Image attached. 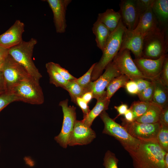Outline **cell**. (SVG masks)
<instances>
[{
	"label": "cell",
	"instance_id": "6da1fadb",
	"mask_svg": "<svg viewBox=\"0 0 168 168\" xmlns=\"http://www.w3.org/2000/svg\"><path fill=\"white\" fill-rule=\"evenodd\" d=\"M141 142L136 149L127 151L132 159L134 168H166L165 157L166 152L157 140Z\"/></svg>",
	"mask_w": 168,
	"mask_h": 168
},
{
	"label": "cell",
	"instance_id": "7a4b0ae2",
	"mask_svg": "<svg viewBox=\"0 0 168 168\" xmlns=\"http://www.w3.org/2000/svg\"><path fill=\"white\" fill-rule=\"evenodd\" d=\"M126 28L121 19L117 28L111 33L102 51L101 58L98 62L95 63L91 75V82L96 80L102 74L103 70L119 52Z\"/></svg>",
	"mask_w": 168,
	"mask_h": 168
},
{
	"label": "cell",
	"instance_id": "3957f363",
	"mask_svg": "<svg viewBox=\"0 0 168 168\" xmlns=\"http://www.w3.org/2000/svg\"><path fill=\"white\" fill-rule=\"evenodd\" d=\"M37 43V40L33 38L28 41L23 40L19 44L9 49L8 54L31 77L39 82L42 75L32 60L34 48Z\"/></svg>",
	"mask_w": 168,
	"mask_h": 168
},
{
	"label": "cell",
	"instance_id": "277c9868",
	"mask_svg": "<svg viewBox=\"0 0 168 168\" xmlns=\"http://www.w3.org/2000/svg\"><path fill=\"white\" fill-rule=\"evenodd\" d=\"M99 116L104 124L102 133L113 137L127 151L135 150L138 147L141 141L132 136L123 126L111 118L106 111Z\"/></svg>",
	"mask_w": 168,
	"mask_h": 168
},
{
	"label": "cell",
	"instance_id": "5b68a950",
	"mask_svg": "<svg viewBox=\"0 0 168 168\" xmlns=\"http://www.w3.org/2000/svg\"><path fill=\"white\" fill-rule=\"evenodd\" d=\"M167 27L161 29L143 39L142 57L156 59L167 54Z\"/></svg>",
	"mask_w": 168,
	"mask_h": 168
},
{
	"label": "cell",
	"instance_id": "8992f818",
	"mask_svg": "<svg viewBox=\"0 0 168 168\" xmlns=\"http://www.w3.org/2000/svg\"><path fill=\"white\" fill-rule=\"evenodd\" d=\"M11 92L16 96L18 101L37 105L42 104L44 102L39 82L31 77L16 86Z\"/></svg>",
	"mask_w": 168,
	"mask_h": 168
},
{
	"label": "cell",
	"instance_id": "52a82bcc",
	"mask_svg": "<svg viewBox=\"0 0 168 168\" xmlns=\"http://www.w3.org/2000/svg\"><path fill=\"white\" fill-rule=\"evenodd\" d=\"M2 72L6 91H11L16 86L31 77L26 70L8 55L5 60Z\"/></svg>",
	"mask_w": 168,
	"mask_h": 168
},
{
	"label": "cell",
	"instance_id": "ba28073f",
	"mask_svg": "<svg viewBox=\"0 0 168 168\" xmlns=\"http://www.w3.org/2000/svg\"><path fill=\"white\" fill-rule=\"evenodd\" d=\"M68 100L61 101L59 105L62 108L63 120L61 131L59 134L55 136L54 139L62 147L66 148L70 136L73 130L76 120V107L68 105Z\"/></svg>",
	"mask_w": 168,
	"mask_h": 168
},
{
	"label": "cell",
	"instance_id": "9c48e42d",
	"mask_svg": "<svg viewBox=\"0 0 168 168\" xmlns=\"http://www.w3.org/2000/svg\"><path fill=\"white\" fill-rule=\"evenodd\" d=\"M122 126L133 138L140 140H157L160 125L159 122L154 124L128 122L121 118Z\"/></svg>",
	"mask_w": 168,
	"mask_h": 168
},
{
	"label": "cell",
	"instance_id": "30bf717a",
	"mask_svg": "<svg viewBox=\"0 0 168 168\" xmlns=\"http://www.w3.org/2000/svg\"><path fill=\"white\" fill-rule=\"evenodd\" d=\"M112 61L121 74L127 76L130 80L147 79L134 62L129 50L124 49L119 51Z\"/></svg>",
	"mask_w": 168,
	"mask_h": 168
},
{
	"label": "cell",
	"instance_id": "8fae6325",
	"mask_svg": "<svg viewBox=\"0 0 168 168\" xmlns=\"http://www.w3.org/2000/svg\"><path fill=\"white\" fill-rule=\"evenodd\" d=\"M104 72L96 80L90 83V91L96 100L106 93L105 90L110 82L121 74L113 61L106 67Z\"/></svg>",
	"mask_w": 168,
	"mask_h": 168
},
{
	"label": "cell",
	"instance_id": "7c38bea8",
	"mask_svg": "<svg viewBox=\"0 0 168 168\" xmlns=\"http://www.w3.org/2000/svg\"><path fill=\"white\" fill-rule=\"evenodd\" d=\"M96 137L94 130L82 120H76L69 139L68 145H86L90 143Z\"/></svg>",
	"mask_w": 168,
	"mask_h": 168
},
{
	"label": "cell",
	"instance_id": "4fadbf2b",
	"mask_svg": "<svg viewBox=\"0 0 168 168\" xmlns=\"http://www.w3.org/2000/svg\"><path fill=\"white\" fill-rule=\"evenodd\" d=\"M119 11L124 25L128 30H133L136 27L140 13L137 6L136 0H122L119 4Z\"/></svg>",
	"mask_w": 168,
	"mask_h": 168
},
{
	"label": "cell",
	"instance_id": "5bb4252c",
	"mask_svg": "<svg viewBox=\"0 0 168 168\" xmlns=\"http://www.w3.org/2000/svg\"><path fill=\"white\" fill-rule=\"evenodd\" d=\"M53 15V21L56 31L58 33L65 32L67 26L66 19L68 6L71 0H46Z\"/></svg>",
	"mask_w": 168,
	"mask_h": 168
},
{
	"label": "cell",
	"instance_id": "9a60e30c",
	"mask_svg": "<svg viewBox=\"0 0 168 168\" xmlns=\"http://www.w3.org/2000/svg\"><path fill=\"white\" fill-rule=\"evenodd\" d=\"M167 54L156 59L142 57L133 61L138 69L146 79L152 80L159 77L164 59Z\"/></svg>",
	"mask_w": 168,
	"mask_h": 168
},
{
	"label": "cell",
	"instance_id": "2e32d148",
	"mask_svg": "<svg viewBox=\"0 0 168 168\" xmlns=\"http://www.w3.org/2000/svg\"><path fill=\"white\" fill-rule=\"evenodd\" d=\"M161 29L151 7L140 14L137 25L133 31L144 39Z\"/></svg>",
	"mask_w": 168,
	"mask_h": 168
},
{
	"label": "cell",
	"instance_id": "e0dca14e",
	"mask_svg": "<svg viewBox=\"0 0 168 168\" xmlns=\"http://www.w3.org/2000/svg\"><path fill=\"white\" fill-rule=\"evenodd\" d=\"M25 26L24 23L20 20L16 21L6 31L0 35V46L9 49L19 44L23 40Z\"/></svg>",
	"mask_w": 168,
	"mask_h": 168
},
{
	"label": "cell",
	"instance_id": "ac0fdd59",
	"mask_svg": "<svg viewBox=\"0 0 168 168\" xmlns=\"http://www.w3.org/2000/svg\"><path fill=\"white\" fill-rule=\"evenodd\" d=\"M143 41V38L140 35L126 28L123 35L119 51L127 49L132 52L135 58H141L142 57Z\"/></svg>",
	"mask_w": 168,
	"mask_h": 168
},
{
	"label": "cell",
	"instance_id": "d6986e66",
	"mask_svg": "<svg viewBox=\"0 0 168 168\" xmlns=\"http://www.w3.org/2000/svg\"><path fill=\"white\" fill-rule=\"evenodd\" d=\"M110 100L106 98V93L97 99L96 104L88 113L83 116L82 121L87 126L91 127L95 119L103 111L108 109Z\"/></svg>",
	"mask_w": 168,
	"mask_h": 168
},
{
	"label": "cell",
	"instance_id": "ffe728a7",
	"mask_svg": "<svg viewBox=\"0 0 168 168\" xmlns=\"http://www.w3.org/2000/svg\"><path fill=\"white\" fill-rule=\"evenodd\" d=\"M154 84V92L152 102L162 109L168 106V87L161 82L159 77L152 80Z\"/></svg>",
	"mask_w": 168,
	"mask_h": 168
},
{
	"label": "cell",
	"instance_id": "44dd1931",
	"mask_svg": "<svg viewBox=\"0 0 168 168\" xmlns=\"http://www.w3.org/2000/svg\"><path fill=\"white\" fill-rule=\"evenodd\" d=\"M152 8L159 26L167 27L168 0H154Z\"/></svg>",
	"mask_w": 168,
	"mask_h": 168
},
{
	"label": "cell",
	"instance_id": "7402d4cb",
	"mask_svg": "<svg viewBox=\"0 0 168 168\" xmlns=\"http://www.w3.org/2000/svg\"><path fill=\"white\" fill-rule=\"evenodd\" d=\"M121 19L119 12L108 9L104 12L99 13L98 20L105 25L111 32L117 27Z\"/></svg>",
	"mask_w": 168,
	"mask_h": 168
},
{
	"label": "cell",
	"instance_id": "603a6c76",
	"mask_svg": "<svg viewBox=\"0 0 168 168\" xmlns=\"http://www.w3.org/2000/svg\"><path fill=\"white\" fill-rule=\"evenodd\" d=\"M92 30L95 36L96 45L102 51L111 32L105 25L98 20L94 23Z\"/></svg>",
	"mask_w": 168,
	"mask_h": 168
},
{
	"label": "cell",
	"instance_id": "cb8c5ba5",
	"mask_svg": "<svg viewBox=\"0 0 168 168\" xmlns=\"http://www.w3.org/2000/svg\"><path fill=\"white\" fill-rule=\"evenodd\" d=\"M162 108L157 104L150 102L146 112L134 121L143 123L154 124L159 122Z\"/></svg>",
	"mask_w": 168,
	"mask_h": 168
},
{
	"label": "cell",
	"instance_id": "d4e9b609",
	"mask_svg": "<svg viewBox=\"0 0 168 168\" xmlns=\"http://www.w3.org/2000/svg\"><path fill=\"white\" fill-rule=\"evenodd\" d=\"M130 80L126 76L121 74L113 78L107 86L106 96L110 100L116 91L121 87H124L126 83Z\"/></svg>",
	"mask_w": 168,
	"mask_h": 168
},
{
	"label": "cell",
	"instance_id": "484cf974",
	"mask_svg": "<svg viewBox=\"0 0 168 168\" xmlns=\"http://www.w3.org/2000/svg\"><path fill=\"white\" fill-rule=\"evenodd\" d=\"M64 89L69 92L72 101L75 103L77 97H81L85 93L90 91L89 84L87 87H83L73 80L68 81Z\"/></svg>",
	"mask_w": 168,
	"mask_h": 168
},
{
	"label": "cell",
	"instance_id": "4316f807",
	"mask_svg": "<svg viewBox=\"0 0 168 168\" xmlns=\"http://www.w3.org/2000/svg\"><path fill=\"white\" fill-rule=\"evenodd\" d=\"M45 67L49 77L50 83L56 87L64 89L68 81L66 80L60 74L54 70L49 62L45 64Z\"/></svg>",
	"mask_w": 168,
	"mask_h": 168
},
{
	"label": "cell",
	"instance_id": "83f0119b",
	"mask_svg": "<svg viewBox=\"0 0 168 168\" xmlns=\"http://www.w3.org/2000/svg\"><path fill=\"white\" fill-rule=\"evenodd\" d=\"M150 102L140 100L133 103L129 108L133 114V121L146 112L148 108Z\"/></svg>",
	"mask_w": 168,
	"mask_h": 168
},
{
	"label": "cell",
	"instance_id": "f1b7e54d",
	"mask_svg": "<svg viewBox=\"0 0 168 168\" xmlns=\"http://www.w3.org/2000/svg\"><path fill=\"white\" fill-rule=\"evenodd\" d=\"M157 137V141L166 152H168V126L160 124Z\"/></svg>",
	"mask_w": 168,
	"mask_h": 168
},
{
	"label": "cell",
	"instance_id": "f546056e",
	"mask_svg": "<svg viewBox=\"0 0 168 168\" xmlns=\"http://www.w3.org/2000/svg\"><path fill=\"white\" fill-rule=\"evenodd\" d=\"M118 161L115 154L108 150L105 155L103 165L105 168H118Z\"/></svg>",
	"mask_w": 168,
	"mask_h": 168
},
{
	"label": "cell",
	"instance_id": "4dcf8cb0",
	"mask_svg": "<svg viewBox=\"0 0 168 168\" xmlns=\"http://www.w3.org/2000/svg\"><path fill=\"white\" fill-rule=\"evenodd\" d=\"M18 101L16 96L11 91H5L0 94V112L10 103Z\"/></svg>",
	"mask_w": 168,
	"mask_h": 168
},
{
	"label": "cell",
	"instance_id": "1f68e13d",
	"mask_svg": "<svg viewBox=\"0 0 168 168\" xmlns=\"http://www.w3.org/2000/svg\"><path fill=\"white\" fill-rule=\"evenodd\" d=\"M151 84L147 88L137 94L140 101L145 102H152L154 92V84L151 81Z\"/></svg>",
	"mask_w": 168,
	"mask_h": 168
},
{
	"label": "cell",
	"instance_id": "d6a6232c",
	"mask_svg": "<svg viewBox=\"0 0 168 168\" xmlns=\"http://www.w3.org/2000/svg\"><path fill=\"white\" fill-rule=\"evenodd\" d=\"M95 64V63L93 64L87 72L82 77L73 80L83 87H87L91 82V75Z\"/></svg>",
	"mask_w": 168,
	"mask_h": 168
},
{
	"label": "cell",
	"instance_id": "836d02e7",
	"mask_svg": "<svg viewBox=\"0 0 168 168\" xmlns=\"http://www.w3.org/2000/svg\"><path fill=\"white\" fill-rule=\"evenodd\" d=\"M53 68L60 74L66 80L70 81L76 78L72 75L68 70L62 67L59 64L53 62H49Z\"/></svg>",
	"mask_w": 168,
	"mask_h": 168
},
{
	"label": "cell",
	"instance_id": "e575fe53",
	"mask_svg": "<svg viewBox=\"0 0 168 168\" xmlns=\"http://www.w3.org/2000/svg\"><path fill=\"white\" fill-rule=\"evenodd\" d=\"M159 77L162 83L168 87V58L167 54L164 59L161 71Z\"/></svg>",
	"mask_w": 168,
	"mask_h": 168
},
{
	"label": "cell",
	"instance_id": "d590c367",
	"mask_svg": "<svg viewBox=\"0 0 168 168\" xmlns=\"http://www.w3.org/2000/svg\"><path fill=\"white\" fill-rule=\"evenodd\" d=\"M154 0H136L137 6L140 13L152 7Z\"/></svg>",
	"mask_w": 168,
	"mask_h": 168
},
{
	"label": "cell",
	"instance_id": "8d00e7d4",
	"mask_svg": "<svg viewBox=\"0 0 168 168\" xmlns=\"http://www.w3.org/2000/svg\"><path fill=\"white\" fill-rule=\"evenodd\" d=\"M81 109L83 116L87 115L90 111L88 104L81 97H77L75 103Z\"/></svg>",
	"mask_w": 168,
	"mask_h": 168
},
{
	"label": "cell",
	"instance_id": "74e56055",
	"mask_svg": "<svg viewBox=\"0 0 168 168\" xmlns=\"http://www.w3.org/2000/svg\"><path fill=\"white\" fill-rule=\"evenodd\" d=\"M124 87L127 91L130 94L137 95L138 93L137 86L134 80H129L126 83Z\"/></svg>",
	"mask_w": 168,
	"mask_h": 168
},
{
	"label": "cell",
	"instance_id": "f35d334b",
	"mask_svg": "<svg viewBox=\"0 0 168 168\" xmlns=\"http://www.w3.org/2000/svg\"><path fill=\"white\" fill-rule=\"evenodd\" d=\"M134 80L137 84L138 93L141 92L149 86L152 83L151 81L149 82L145 80L144 79L141 78H138Z\"/></svg>",
	"mask_w": 168,
	"mask_h": 168
},
{
	"label": "cell",
	"instance_id": "ab89813d",
	"mask_svg": "<svg viewBox=\"0 0 168 168\" xmlns=\"http://www.w3.org/2000/svg\"><path fill=\"white\" fill-rule=\"evenodd\" d=\"M159 122L160 124L168 126V106L162 108Z\"/></svg>",
	"mask_w": 168,
	"mask_h": 168
},
{
	"label": "cell",
	"instance_id": "60d3db41",
	"mask_svg": "<svg viewBox=\"0 0 168 168\" xmlns=\"http://www.w3.org/2000/svg\"><path fill=\"white\" fill-rule=\"evenodd\" d=\"M114 108L118 113V115L115 118H116L120 115L124 114L128 109V106L126 104H122L118 106H115Z\"/></svg>",
	"mask_w": 168,
	"mask_h": 168
},
{
	"label": "cell",
	"instance_id": "b9f144b4",
	"mask_svg": "<svg viewBox=\"0 0 168 168\" xmlns=\"http://www.w3.org/2000/svg\"><path fill=\"white\" fill-rule=\"evenodd\" d=\"M6 91L5 81L3 73L0 71V94Z\"/></svg>",
	"mask_w": 168,
	"mask_h": 168
},
{
	"label": "cell",
	"instance_id": "7bdbcfd3",
	"mask_svg": "<svg viewBox=\"0 0 168 168\" xmlns=\"http://www.w3.org/2000/svg\"><path fill=\"white\" fill-rule=\"evenodd\" d=\"M125 120L128 122H132L133 121V113L129 108L128 109L124 114Z\"/></svg>",
	"mask_w": 168,
	"mask_h": 168
},
{
	"label": "cell",
	"instance_id": "ee69618b",
	"mask_svg": "<svg viewBox=\"0 0 168 168\" xmlns=\"http://www.w3.org/2000/svg\"><path fill=\"white\" fill-rule=\"evenodd\" d=\"M87 104L93 98V95L91 92H87L83 94L81 97Z\"/></svg>",
	"mask_w": 168,
	"mask_h": 168
},
{
	"label": "cell",
	"instance_id": "f6af8a7d",
	"mask_svg": "<svg viewBox=\"0 0 168 168\" xmlns=\"http://www.w3.org/2000/svg\"><path fill=\"white\" fill-rule=\"evenodd\" d=\"M8 50L0 46V59H6L9 55Z\"/></svg>",
	"mask_w": 168,
	"mask_h": 168
},
{
	"label": "cell",
	"instance_id": "bcb514c9",
	"mask_svg": "<svg viewBox=\"0 0 168 168\" xmlns=\"http://www.w3.org/2000/svg\"><path fill=\"white\" fill-rule=\"evenodd\" d=\"M5 59H0V71H2L4 64Z\"/></svg>",
	"mask_w": 168,
	"mask_h": 168
},
{
	"label": "cell",
	"instance_id": "7dc6e473",
	"mask_svg": "<svg viewBox=\"0 0 168 168\" xmlns=\"http://www.w3.org/2000/svg\"></svg>",
	"mask_w": 168,
	"mask_h": 168
}]
</instances>
